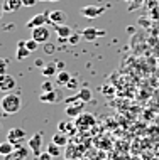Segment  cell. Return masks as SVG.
I'll list each match as a JSON object with an SVG mask.
<instances>
[{"mask_svg": "<svg viewBox=\"0 0 159 160\" xmlns=\"http://www.w3.org/2000/svg\"><path fill=\"white\" fill-rule=\"evenodd\" d=\"M75 128H76V123H68L66 122H59L58 123V132H61V133H73L75 132Z\"/></svg>", "mask_w": 159, "mask_h": 160, "instance_id": "obj_20", "label": "cell"}, {"mask_svg": "<svg viewBox=\"0 0 159 160\" xmlns=\"http://www.w3.org/2000/svg\"><path fill=\"white\" fill-rule=\"evenodd\" d=\"M15 150V145L12 143V142H2L0 143V155H3V157H7V155H10L12 152Z\"/></svg>", "mask_w": 159, "mask_h": 160, "instance_id": "obj_19", "label": "cell"}, {"mask_svg": "<svg viewBox=\"0 0 159 160\" xmlns=\"http://www.w3.org/2000/svg\"><path fill=\"white\" fill-rule=\"evenodd\" d=\"M46 51H48V52H51V51H53V46L48 44V46H46Z\"/></svg>", "mask_w": 159, "mask_h": 160, "instance_id": "obj_32", "label": "cell"}, {"mask_svg": "<svg viewBox=\"0 0 159 160\" xmlns=\"http://www.w3.org/2000/svg\"><path fill=\"white\" fill-rule=\"evenodd\" d=\"M83 101H78L76 105H66V110H64V113L68 116H71V118H78V116L83 113Z\"/></svg>", "mask_w": 159, "mask_h": 160, "instance_id": "obj_11", "label": "cell"}, {"mask_svg": "<svg viewBox=\"0 0 159 160\" xmlns=\"http://www.w3.org/2000/svg\"><path fill=\"white\" fill-rule=\"evenodd\" d=\"M31 37L34 41H37L39 44H48V41L51 39V32H49L48 25H41V27L31 29Z\"/></svg>", "mask_w": 159, "mask_h": 160, "instance_id": "obj_5", "label": "cell"}, {"mask_svg": "<svg viewBox=\"0 0 159 160\" xmlns=\"http://www.w3.org/2000/svg\"><path fill=\"white\" fill-rule=\"evenodd\" d=\"M29 54H31V51L25 46V41H19V44H17V59L24 61L25 58H29Z\"/></svg>", "mask_w": 159, "mask_h": 160, "instance_id": "obj_16", "label": "cell"}, {"mask_svg": "<svg viewBox=\"0 0 159 160\" xmlns=\"http://www.w3.org/2000/svg\"><path fill=\"white\" fill-rule=\"evenodd\" d=\"M81 101L83 103H88V101H92V91H90L88 88H81L80 91H78V94H76Z\"/></svg>", "mask_w": 159, "mask_h": 160, "instance_id": "obj_22", "label": "cell"}, {"mask_svg": "<svg viewBox=\"0 0 159 160\" xmlns=\"http://www.w3.org/2000/svg\"><path fill=\"white\" fill-rule=\"evenodd\" d=\"M76 128H90L93 123H95V118H93L92 115H88V113H81L78 118H76Z\"/></svg>", "mask_w": 159, "mask_h": 160, "instance_id": "obj_10", "label": "cell"}, {"mask_svg": "<svg viewBox=\"0 0 159 160\" xmlns=\"http://www.w3.org/2000/svg\"><path fill=\"white\" fill-rule=\"evenodd\" d=\"M56 32H58V37H59V42H68V39H70V36L73 34V31L70 27H68L66 24L63 25H56Z\"/></svg>", "mask_w": 159, "mask_h": 160, "instance_id": "obj_12", "label": "cell"}, {"mask_svg": "<svg viewBox=\"0 0 159 160\" xmlns=\"http://www.w3.org/2000/svg\"><path fill=\"white\" fill-rule=\"evenodd\" d=\"M34 160H39V157H37V158H34Z\"/></svg>", "mask_w": 159, "mask_h": 160, "instance_id": "obj_35", "label": "cell"}, {"mask_svg": "<svg viewBox=\"0 0 159 160\" xmlns=\"http://www.w3.org/2000/svg\"><path fill=\"white\" fill-rule=\"evenodd\" d=\"M56 66H58V71H64V64L59 61V62H56Z\"/></svg>", "mask_w": 159, "mask_h": 160, "instance_id": "obj_31", "label": "cell"}, {"mask_svg": "<svg viewBox=\"0 0 159 160\" xmlns=\"http://www.w3.org/2000/svg\"><path fill=\"white\" fill-rule=\"evenodd\" d=\"M5 160H27V148H24V147L15 148L10 155H7Z\"/></svg>", "mask_w": 159, "mask_h": 160, "instance_id": "obj_14", "label": "cell"}, {"mask_svg": "<svg viewBox=\"0 0 159 160\" xmlns=\"http://www.w3.org/2000/svg\"><path fill=\"white\" fill-rule=\"evenodd\" d=\"M49 24V12H41V14H36L34 17L25 22V27L27 29H36V27H41V25H46Z\"/></svg>", "mask_w": 159, "mask_h": 160, "instance_id": "obj_6", "label": "cell"}, {"mask_svg": "<svg viewBox=\"0 0 159 160\" xmlns=\"http://www.w3.org/2000/svg\"><path fill=\"white\" fill-rule=\"evenodd\" d=\"M125 2H127V3H134L135 0H125Z\"/></svg>", "mask_w": 159, "mask_h": 160, "instance_id": "obj_34", "label": "cell"}, {"mask_svg": "<svg viewBox=\"0 0 159 160\" xmlns=\"http://www.w3.org/2000/svg\"><path fill=\"white\" fill-rule=\"evenodd\" d=\"M39 99L41 103H56L58 101V91H42L39 94Z\"/></svg>", "mask_w": 159, "mask_h": 160, "instance_id": "obj_15", "label": "cell"}, {"mask_svg": "<svg viewBox=\"0 0 159 160\" xmlns=\"http://www.w3.org/2000/svg\"><path fill=\"white\" fill-rule=\"evenodd\" d=\"M42 133L41 132H37V133H34V135L29 138V142H27V147H29V152H31L34 157H39V155L42 153Z\"/></svg>", "mask_w": 159, "mask_h": 160, "instance_id": "obj_3", "label": "cell"}, {"mask_svg": "<svg viewBox=\"0 0 159 160\" xmlns=\"http://www.w3.org/2000/svg\"><path fill=\"white\" fill-rule=\"evenodd\" d=\"M66 86H68L70 89H76V88H78V79H76V78H71L70 83H68Z\"/></svg>", "mask_w": 159, "mask_h": 160, "instance_id": "obj_26", "label": "cell"}, {"mask_svg": "<svg viewBox=\"0 0 159 160\" xmlns=\"http://www.w3.org/2000/svg\"><path fill=\"white\" fill-rule=\"evenodd\" d=\"M56 69H58L56 62H48V64H44V66H42L41 72H42V76L51 78V76H56V74H58V72H56Z\"/></svg>", "mask_w": 159, "mask_h": 160, "instance_id": "obj_18", "label": "cell"}, {"mask_svg": "<svg viewBox=\"0 0 159 160\" xmlns=\"http://www.w3.org/2000/svg\"><path fill=\"white\" fill-rule=\"evenodd\" d=\"M27 138V133L24 132L22 128H10L8 130V133H7V140L8 142H12V143L15 145V148H20L22 147V142Z\"/></svg>", "mask_w": 159, "mask_h": 160, "instance_id": "obj_4", "label": "cell"}, {"mask_svg": "<svg viewBox=\"0 0 159 160\" xmlns=\"http://www.w3.org/2000/svg\"><path fill=\"white\" fill-rule=\"evenodd\" d=\"M22 5V0H3V12H17Z\"/></svg>", "mask_w": 159, "mask_h": 160, "instance_id": "obj_13", "label": "cell"}, {"mask_svg": "<svg viewBox=\"0 0 159 160\" xmlns=\"http://www.w3.org/2000/svg\"><path fill=\"white\" fill-rule=\"evenodd\" d=\"M71 74L64 69V71H58V74H56V83H58L59 86H66L68 83H70V79H71Z\"/></svg>", "mask_w": 159, "mask_h": 160, "instance_id": "obj_17", "label": "cell"}, {"mask_svg": "<svg viewBox=\"0 0 159 160\" xmlns=\"http://www.w3.org/2000/svg\"><path fill=\"white\" fill-rule=\"evenodd\" d=\"M7 61L5 59H2V68H0V72H2V74H5V71H7Z\"/></svg>", "mask_w": 159, "mask_h": 160, "instance_id": "obj_30", "label": "cell"}, {"mask_svg": "<svg viewBox=\"0 0 159 160\" xmlns=\"http://www.w3.org/2000/svg\"><path fill=\"white\" fill-rule=\"evenodd\" d=\"M25 46H27V49L32 52V51H36L37 47H39V42H37V41H34V39L31 37L29 41H25Z\"/></svg>", "mask_w": 159, "mask_h": 160, "instance_id": "obj_24", "label": "cell"}, {"mask_svg": "<svg viewBox=\"0 0 159 160\" xmlns=\"http://www.w3.org/2000/svg\"><path fill=\"white\" fill-rule=\"evenodd\" d=\"M54 89V86L49 83V81H44V83H42V91H53Z\"/></svg>", "mask_w": 159, "mask_h": 160, "instance_id": "obj_27", "label": "cell"}, {"mask_svg": "<svg viewBox=\"0 0 159 160\" xmlns=\"http://www.w3.org/2000/svg\"><path fill=\"white\" fill-rule=\"evenodd\" d=\"M39 0H22V5L24 7H34Z\"/></svg>", "mask_w": 159, "mask_h": 160, "instance_id": "obj_29", "label": "cell"}, {"mask_svg": "<svg viewBox=\"0 0 159 160\" xmlns=\"http://www.w3.org/2000/svg\"><path fill=\"white\" fill-rule=\"evenodd\" d=\"M51 142H54V143L59 145V147H64L68 143V135H66V133L58 132V133H54V135H53V140H51Z\"/></svg>", "mask_w": 159, "mask_h": 160, "instance_id": "obj_21", "label": "cell"}, {"mask_svg": "<svg viewBox=\"0 0 159 160\" xmlns=\"http://www.w3.org/2000/svg\"><path fill=\"white\" fill-rule=\"evenodd\" d=\"M20 106H22V99H20L19 94H7V96L2 98V110L5 115H14L17 111L20 110Z\"/></svg>", "mask_w": 159, "mask_h": 160, "instance_id": "obj_1", "label": "cell"}, {"mask_svg": "<svg viewBox=\"0 0 159 160\" xmlns=\"http://www.w3.org/2000/svg\"><path fill=\"white\" fill-rule=\"evenodd\" d=\"M107 12L105 5H85L80 8V14L85 17V19H97V17L103 15Z\"/></svg>", "mask_w": 159, "mask_h": 160, "instance_id": "obj_2", "label": "cell"}, {"mask_svg": "<svg viewBox=\"0 0 159 160\" xmlns=\"http://www.w3.org/2000/svg\"><path fill=\"white\" fill-rule=\"evenodd\" d=\"M66 19H68V15L64 14L63 10H53V12H49V24H53L54 27H56V25L66 24Z\"/></svg>", "mask_w": 159, "mask_h": 160, "instance_id": "obj_9", "label": "cell"}, {"mask_svg": "<svg viewBox=\"0 0 159 160\" xmlns=\"http://www.w3.org/2000/svg\"><path fill=\"white\" fill-rule=\"evenodd\" d=\"M17 86V81L14 76H8V74H2V78H0V89H2L3 93H8L12 91Z\"/></svg>", "mask_w": 159, "mask_h": 160, "instance_id": "obj_7", "label": "cell"}, {"mask_svg": "<svg viewBox=\"0 0 159 160\" xmlns=\"http://www.w3.org/2000/svg\"><path fill=\"white\" fill-rule=\"evenodd\" d=\"M46 150H48V152H49L51 155H53V157H59V155H61V147H59V145H56L54 142H51V143L48 145V148H46Z\"/></svg>", "mask_w": 159, "mask_h": 160, "instance_id": "obj_23", "label": "cell"}, {"mask_svg": "<svg viewBox=\"0 0 159 160\" xmlns=\"http://www.w3.org/2000/svg\"><path fill=\"white\" fill-rule=\"evenodd\" d=\"M81 36H83L85 41L93 42V41H95V39H98V37H103L105 32H103V31H97L95 27H85L83 32H81Z\"/></svg>", "mask_w": 159, "mask_h": 160, "instance_id": "obj_8", "label": "cell"}, {"mask_svg": "<svg viewBox=\"0 0 159 160\" xmlns=\"http://www.w3.org/2000/svg\"><path fill=\"white\" fill-rule=\"evenodd\" d=\"M81 37H83L81 34H76V32H73L71 36H70V39H68V42H70L71 46H76V44L80 42V39H81Z\"/></svg>", "mask_w": 159, "mask_h": 160, "instance_id": "obj_25", "label": "cell"}, {"mask_svg": "<svg viewBox=\"0 0 159 160\" xmlns=\"http://www.w3.org/2000/svg\"><path fill=\"white\" fill-rule=\"evenodd\" d=\"M39 2H44V0H39ZM48 2H59V0H48Z\"/></svg>", "mask_w": 159, "mask_h": 160, "instance_id": "obj_33", "label": "cell"}, {"mask_svg": "<svg viewBox=\"0 0 159 160\" xmlns=\"http://www.w3.org/2000/svg\"><path fill=\"white\" fill-rule=\"evenodd\" d=\"M39 160H53V155H51L48 150H46V152H42V153L39 155Z\"/></svg>", "mask_w": 159, "mask_h": 160, "instance_id": "obj_28", "label": "cell"}]
</instances>
